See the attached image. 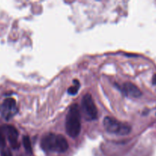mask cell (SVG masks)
<instances>
[{
	"label": "cell",
	"mask_w": 156,
	"mask_h": 156,
	"mask_svg": "<svg viewBox=\"0 0 156 156\" xmlns=\"http://www.w3.org/2000/svg\"><path fill=\"white\" fill-rule=\"evenodd\" d=\"M41 147L45 152L62 153L68 149L69 145L64 136L49 133L45 134L41 139Z\"/></svg>",
	"instance_id": "6da1fadb"
},
{
	"label": "cell",
	"mask_w": 156,
	"mask_h": 156,
	"mask_svg": "<svg viewBox=\"0 0 156 156\" xmlns=\"http://www.w3.org/2000/svg\"><path fill=\"white\" fill-rule=\"evenodd\" d=\"M66 132L72 138L78 136L81 130V115L79 106L76 104L71 105L66 117Z\"/></svg>",
	"instance_id": "7a4b0ae2"
},
{
	"label": "cell",
	"mask_w": 156,
	"mask_h": 156,
	"mask_svg": "<svg viewBox=\"0 0 156 156\" xmlns=\"http://www.w3.org/2000/svg\"><path fill=\"white\" fill-rule=\"evenodd\" d=\"M103 126L108 133L120 136L128 135L132 129L131 126L128 124L118 121L117 120L110 117L104 118Z\"/></svg>",
	"instance_id": "3957f363"
},
{
	"label": "cell",
	"mask_w": 156,
	"mask_h": 156,
	"mask_svg": "<svg viewBox=\"0 0 156 156\" xmlns=\"http://www.w3.org/2000/svg\"><path fill=\"white\" fill-rule=\"evenodd\" d=\"M81 109L87 120H94L97 119V109L94 101L90 94H85L83 97L81 101Z\"/></svg>",
	"instance_id": "277c9868"
},
{
	"label": "cell",
	"mask_w": 156,
	"mask_h": 156,
	"mask_svg": "<svg viewBox=\"0 0 156 156\" xmlns=\"http://www.w3.org/2000/svg\"><path fill=\"white\" fill-rule=\"evenodd\" d=\"M18 112L16 101L12 98H6L0 105V114L6 120L13 117Z\"/></svg>",
	"instance_id": "5b68a950"
},
{
	"label": "cell",
	"mask_w": 156,
	"mask_h": 156,
	"mask_svg": "<svg viewBox=\"0 0 156 156\" xmlns=\"http://www.w3.org/2000/svg\"><path fill=\"white\" fill-rule=\"evenodd\" d=\"M2 127L5 134H6V136H7L8 140H9L12 149H18L20 144L18 141V132L16 128L12 125H4Z\"/></svg>",
	"instance_id": "8992f818"
},
{
	"label": "cell",
	"mask_w": 156,
	"mask_h": 156,
	"mask_svg": "<svg viewBox=\"0 0 156 156\" xmlns=\"http://www.w3.org/2000/svg\"><path fill=\"white\" fill-rule=\"evenodd\" d=\"M120 90L125 95L131 98H139L142 95V91L139 88L131 82H125L122 87H120Z\"/></svg>",
	"instance_id": "52a82bcc"
},
{
	"label": "cell",
	"mask_w": 156,
	"mask_h": 156,
	"mask_svg": "<svg viewBox=\"0 0 156 156\" xmlns=\"http://www.w3.org/2000/svg\"><path fill=\"white\" fill-rule=\"evenodd\" d=\"M73 83V86L70 87V88L67 89V92H68L69 94L75 95V94L78 92V90H79L80 88V82L79 81L76 80V79H74Z\"/></svg>",
	"instance_id": "ba28073f"
},
{
	"label": "cell",
	"mask_w": 156,
	"mask_h": 156,
	"mask_svg": "<svg viewBox=\"0 0 156 156\" xmlns=\"http://www.w3.org/2000/svg\"><path fill=\"white\" fill-rule=\"evenodd\" d=\"M22 143H23V146H24L25 150L27 151L28 152H30V153H32V143H31V140L28 136H24L23 137Z\"/></svg>",
	"instance_id": "9c48e42d"
},
{
	"label": "cell",
	"mask_w": 156,
	"mask_h": 156,
	"mask_svg": "<svg viewBox=\"0 0 156 156\" xmlns=\"http://www.w3.org/2000/svg\"><path fill=\"white\" fill-rule=\"evenodd\" d=\"M6 134H5L2 127L0 126V147L4 149V148L6 147Z\"/></svg>",
	"instance_id": "30bf717a"
},
{
	"label": "cell",
	"mask_w": 156,
	"mask_h": 156,
	"mask_svg": "<svg viewBox=\"0 0 156 156\" xmlns=\"http://www.w3.org/2000/svg\"><path fill=\"white\" fill-rule=\"evenodd\" d=\"M1 156H13V155H12V152H11V151L9 150V149H6V148H4V149H2L1 151Z\"/></svg>",
	"instance_id": "8fae6325"
},
{
	"label": "cell",
	"mask_w": 156,
	"mask_h": 156,
	"mask_svg": "<svg viewBox=\"0 0 156 156\" xmlns=\"http://www.w3.org/2000/svg\"><path fill=\"white\" fill-rule=\"evenodd\" d=\"M152 84L154 85H156V74H154L152 77Z\"/></svg>",
	"instance_id": "7c38bea8"
}]
</instances>
